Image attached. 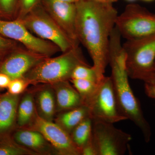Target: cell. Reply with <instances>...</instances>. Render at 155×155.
<instances>
[{
  "label": "cell",
  "mask_w": 155,
  "mask_h": 155,
  "mask_svg": "<svg viewBox=\"0 0 155 155\" xmlns=\"http://www.w3.org/2000/svg\"><path fill=\"white\" fill-rule=\"evenodd\" d=\"M75 3L78 39L87 50L100 82L109 65L110 37L119 14L112 3L93 0Z\"/></svg>",
  "instance_id": "cell-1"
},
{
  "label": "cell",
  "mask_w": 155,
  "mask_h": 155,
  "mask_svg": "<svg viewBox=\"0 0 155 155\" xmlns=\"http://www.w3.org/2000/svg\"><path fill=\"white\" fill-rule=\"evenodd\" d=\"M121 38L117 28H114L110 37L109 65L116 101L121 114L139 128L145 141L149 143L151 138V128L145 117L139 101L130 87Z\"/></svg>",
  "instance_id": "cell-2"
},
{
  "label": "cell",
  "mask_w": 155,
  "mask_h": 155,
  "mask_svg": "<svg viewBox=\"0 0 155 155\" xmlns=\"http://www.w3.org/2000/svg\"><path fill=\"white\" fill-rule=\"evenodd\" d=\"M88 64L79 47L76 46L55 58L45 59L24 75L29 84H52L69 81L77 66Z\"/></svg>",
  "instance_id": "cell-3"
},
{
  "label": "cell",
  "mask_w": 155,
  "mask_h": 155,
  "mask_svg": "<svg viewBox=\"0 0 155 155\" xmlns=\"http://www.w3.org/2000/svg\"><path fill=\"white\" fill-rule=\"evenodd\" d=\"M128 76L145 81L155 72V35L122 44Z\"/></svg>",
  "instance_id": "cell-4"
},
{
  "label": "cell",
  "mask_w": 155,
  "mask_h": 155,
  "mask_svg": "<svg viewBox=\"0 0 155 155\" xmlns=\"http://www.w3.org/2000/svg\"><path fill=\"white\" fill-rule=\"evenodd\" d=\"M18 18L31 33L52 43L63 53L78 46L67 36L41 3L25 16Z\"/></svg>",
  "instance_id": "cell-5"
},
{
  "label": "cell",
  "mask_w": 155,
  "mask_h": 155,
  "mask_svg": "<svg viewBox=\"0 0 155 155\" xmlns=\"http://www.w3.org/2000/svg\"><path fill=\"white\" fill-rule=\"evenodd\" d=\"M115 26L126 40L154 35L155 14L138 4H129L121 14H118Z\"/></svg>",
  "instance_id": "cell-6"
},
{
  "label": "cell",
  "mask_w": 155,
  "mask_h": 155,
  "mask_svg": "<svg viewBox=\"0 0 155 155\" xmlns=\"http://www.w3.org/2000/svg\"><path fill=\"white\" fill-rule=\"evenodd\" d=\"M92 121L114 123L127 120L119 110L110 77L105 76L84 104Z\"/></svg>",
  "instance_id": "cell-7"
},
{
  "label": "cell",
  "mask_w": 155,
  "mask_h": 155,
  "mask_svg": "<svg viewBox=\"0 0 155 155\" xmlns=\"http://www.w3.org/2000/svg\"><path fill=\"white\" fill-rule=\"evenodd\" d=\"M114 124L93 121L92 137L98 155H123L126 153L131 136Z\"/></svg>",
  "instance_id": "cell-8"
},
{
  "label": "cell",
  "mask_w": 155,
  "mask_h": 155,
  "mask_svg": "<svg viewBox=\"0 0 155 155\" xmlns=\"http://www.w3.org/2000/svg\"><path fill=\"white\" fill-rule=\"evenodd\" d=\"M0 35L22 44L25 48L47 57L60 51L51 42L35 36L18 18L8 21L0 19Z\"/></svg>",
  "instance_id": "cell-9"
},
{
  "label": "cell",
  "mask_w": 155,
  "mask_h": 155,
  "mask_svg": "<svg viewBox=\"0 0 155 155\" xmlns=\"http://www.w3.org/2000/svg\"><path fill=\"white\" fill-rule=\"evenodd\" d=\"M26 128L40 132L58 154L81 155V150L74 144L70 134L56 122L45 120L37 114L32 123Z\"/></svg>",
  "instance_id": "cell-10"
},
{
  "label": "cell",
  "mask_w": 155,
  "mask_h": 155,
  "mask_svg": "<svg viewBox=\"0 0 155 155\" xmlns=\"http://www.w3.org/2000/svg\"><path fill=\"white\" fill-rule=\"evenodd\" d=\"M48 57L26 48H15L0 61V72L8 75L11 80L22 78L31 69Z\"/></svg>",
  "instance_id": "cell-11"
},
{
  "label": "cell",
  "mask_w": 155,
  "mask_h": 155,
  "mask_svg": "<svg viewBox=\"0 0 155 155\" xmlns=\"http://www.w3.org/2000/svg\"><path fill=\"white\" fill-rule=\"evenodd\" d=\"M41 3L67 36L78 45L79 42L76 32L77 9L75 3L59 0H41Z\"/></svg>",
  "instance_id": "cell-12"
},
{
  "label": "cell",
  "mask_w": 155,
  "mask_h": 155,
  "mask_svg": "<svg viewBox=\"0 0 155 155\" xmlns=\"http://www.w3.org/2000/svg\"><path fill=\"white\" fill-rule=\"evenodd\" d=\"M19 95L7 93L0 95V138L10 136L17 125Z\"/></svg>",
  "instance_id": "cell-13"
},
{
  "label": "cell",
  "mask_w": 155,
  "mask_h": 155,
  "mask_svg": "<svg viewBox=\"0 0 155 155\" xmlns=\"http://www.w3.org/2000/svg\"><path fill=\"white\" fill-rule=\"evenodd\" d=\"M12 139L20 145L31 150L38 154H50L54 150L37 130L19 128L13 134Z\"/></svg>",
  "instance_id": "cell-14"
},
{
  "label": "cell",
  "mask_w": 155,
  "mask_h": 155,
  "mask_svg": "<svg viewBox=\"0 0 155 155\" xmlns=\"http://www.w3.org/2000/svg\"><path fill=\"white\" fill-rule=\"evenodd\" d=\"M51 84L55 95L57 111L64 112L84 105L82 98L69 81Z\"/></svg>",
  "instance_id": "cell-15"
},
{
  "label": "cell",
  "mask_w": 155,
  "mask_h": 155,
  "mask_svg": "<svg viewBox=\"0 0 155 155\" xmlns=\"http://www.w3.org/2000/svg\"><path fill=\"white\" fill-rule=\"evenodd\" d=\"M33 93L37 113L45 120L53 121L57 112L54 91L51 84H44Z\"/></svg>",
  "instance_id": "cell-16"
},
{
  "label": "cell",
  "mask_w": 155,
  "mask_h": 155,
  "mask_svg": "<svg viewBox=\"0 0 155 155\" xmlns=\"http://www.w3.org/2000/svg\"><path fill=\"white\" fill-rule=\"evenodd\" d=\"M37 115L33 93H26L19 101L17 109V125L19 128H27L33 122Z\"/></svg>",
  "instance_id": "cell-17"
},
{
  "label": "cell",
  "mask_w": 155,
  "mask_h": 155,
  "mask_svg": "<svg viewBox=\"0 0 155 155\" xmlns=\"http://www.w3.org/2000/svg\"><path fill=\"white\" fill-rule=\"evenodd\" d=\"M88 117H89L88 108L85 105H82L77 107L61 112L56 119V123L70 134L73 129L81 122Z\"/></svg>",
  "instance_id": "cell-18"
},
{
  "label": "cell",
  "mask_w": 155,
  "mask_h": 155,
  "mask_svg": "<svg viewBox=\"0 0 155 155\" xmlns=\"http://www.w3.org/2000/svg\"><path fill=\"white\" fill-rule=\"evenodd\" d=\"M92 127V120L88 117L81 122L70 134L74 144L81 150L91 137Z\"/></svg>",
  "instance_id": "cell-19"
},
{
  "label": "cell",
  "mask_w": 155,
  "mask_h": 155,
  "mask_svg": "<svg viewBox=\"0 0 155 155\" xmlns=\"http://www.w3.org/2000/svg\"><path fill=\"white\" fill-rule=\"evenodd\" d=\"M35 152L17 143L9 136L0 138V155H36Z\"/></svg>",
  "instance_id": "cell-20"
},
{
  "label": "cell",
  "mask_w": 155,
  "mask_h": 155,
  "mask_svg": "<svg viewBox=\"0 0 155 155\" xmlns=\"http://www.w3.org/2000/svg\"><path fill=\"white\" fill-rule=\"evenodd\" d=\"M69 81L80 95L84 105L92 96L98 84L95 82L84 79H71Z\"/></svg>",
  "instance_id": "cell-21"
},
{
  "label": "cell",
  "mask_w": 155,
  "mask_h": 155,
  "mask_svg": "<svg viewBox=\"0 0 155 155\" xmlns=\"http://www.w3.org/2000/svg\"><path fill=\"white\" fill-rule=\"evenodd\" d=\"M71 79H84L97 84L99 83L94 67H91L88 64H81L75 67L72 72Z\"/></svg>",
  "instance_id": "cell-22"
},
{
  "label": "cell",
  "mask_w": 155,
  "mask_h": 155,
  "mask_svg": "<svg viewBox=\"0 0 155 155\" xmlns=\"http://www.w3.org/2000/svg\"><path fill=\"white\" fill-rule=\"evenodd\" d=\"M29 84V82L24 78L12 79L7 88L8 92L11 94L19 95L25 91Z\"/></svg>",
  "instance_id": "cell-23"
},
{
  "label": "cell",
  "mask_w": 155,
  "mask_h": 155,
  "mask_svg": "<svg viewBox=\"0 0 155 155\" xmlns=\"http://www.w3.org/2000/svg\"><path fill=\"white\" fill-rule=\"evenodd\" d=\"M41 1V0H18V6L19 10L18 18H21L29 13L40 4Z\"/></svg>",
  "instance_id": "cell-24"
},
{
  "label": "cell",
  "mask_w": 155,
  "mask_h": 155,
  "mask_svg": "<svg viewBox=\"0 0 155 155\" xmlns=\"http://www.w3.org/2000/svg\"><path fill=\"white\" fill-rule=\"evenodd\" d=\"M18 0H0L1 14L10 16L18 6Z\"/></svg>",
  "instance_id": "cell-25"
},
{
  "label": "cell",
  "mask_w": 155,
  "mask_h": 155,
  "mask_svg": "<svg viewBox=\"0 0 155 155\" xmlns=\"http://www.w3.org/2000/svg\"><path fill=\"white\" fill-rule=\"evenodd\" d=\"M17 42L0 35V52H8L16 48Z\"/></svg>",
  "instance_id": "cell-26"
},
{
  "label": "cell",
  "mask_w": 155,
  "mask_h": 155,
  "mask_svg": "<svg viewBox=\"0 0 155 155\" xmlns=\"http://www.w3.org/2000/svg\"><path fill=\"white\" fill-rule=\"evenodd\" d=\"M81 155H98L96 147L93 140L92 135L88 141L81 149Z\"/></svg>",
  "instance_id": "cell-27"
},
{
  "label": "cell",
  "mask_w": 155,
  "mask_h": 155,
  "mask_svg": "<svg viewBox=\"0 0 155 155\" xmlns=\"http://www.w3.org/2000/svg\"><path fill=\"white\" fill-rule=\"evenodd\" d=\"M11 79L8 75L2 72H0V89L8 88Z\"/></svg>",
  "instance_id": "cell-28"
},
{
  "label": "cell",
  "mask_w": 155,
  "mask_h": 155,
  "mask_svg": "<svg viewBox=\"0 0 155 155\" xmlns=\"http://www.w3.org/2000/svg\"><path fill=\"white\" fill-rule=\"evenodd\" d=\"M144 90L146 94L149 97L155 99V85L145 83Z\"/></svg>",
  "instance_id": "cell-29"
},
{
  "label": "cell",
  "mask_w": 155,
  "mask_h": 155,
  "mask_svg": "<svg viewBox=\"0 0 155 155\" xmlns=\"http://www.w3.org/2000/svg\"><path fill=\"white\" fill-rule=\"evenodd\" d=\"M144 83L150 84H155V72L153 73L149 78H147Z\"/></svg>",
  "instance_id": "cell-30"
},
{
  "label": "cell",
  "mask_w": 155,
  "mask_h": 155,
  "mask_svg": "<svg viewBox=\"0 0 155 155\" xmlns=\"http://www.w3.org/2000/svg\"><path fill=\"white\" fill-rule=\"evenodd\" d=\"M93 1L101 2L112 3V4H114V3L117 2L118 0H93Z\"/></svg>",
  "instance_id": "cell-31"
},
{
  "label": "cell",
  "mask_w": 155,
  "mask_h": 155,
  "mask_svg": "<svg viewBox=\"0 0 155 155\" xmlns=\"http://www.w3.org/2000/svg\"><path fill=\"white\" fill-rule=\"evenodd\" d=\"M8 52H0V61H1V60L3 59V58H4V57L8 54L7 53Z\"/></svg>",
  "instance_id": "cell-32"
},
{
  "label": "cell",
  "mask_w": 155,
  "mask_h": 155,
  "mask_svg": "<svg viewBox=\"0 0 155 155\" xmlns=\"http://www.w3.org/2000/svg\"><path fill=\"white\" fill-rule=\"evenodd\" d=\"M59 1H63V2H68L70 3H75L78 0H59Z\"/></svg>",
  "instance_id": "cell-33"
},
{
  "label": "cell",
  "mask_w": 155,
  "mask_h": 155,
  "mask_svg": "<svg viewBox=\"0 0 155 155\" xmlns=\"http://www.w3.org/2000/svg\"><path fill=\"white\" fill-rule=\"evenodd\" d=\"M143 1H146V2H150V1H152L153 0H143Z\"/></svg>",
  "instance_id": "cell-34"
},
{
  "label": "cell",
  "mask_w": 155,
  "mask_h": 155,
  "mask_svg": "<svg viewBox=\"0 0 155 155\" xmlns=\"http://www.w3.org/2000/svg\"><path fill=\"white\" fill-rule=\"evenodd\" d=\"M127 1H134V0H127Z\"/></svg>",
  "instance_id": "cell-35"
},
{
  "label": "cell",
  "mask_w": 155,
  "mask_h": 155,
  "mask_svg": "<svg viewBox=\"0 0 155 155\" xmlns=\"http://www.w3.org/2000/svg\"><path fill=\"white\" fill-rule=\"evenodd\" d=\"M154 69L155 70V65H154Z\"/></svg>",
  "instance_id": "cell-36"
},
{
  "label": "cell",
  "mask_w": 155,
  "mask_h": 155,
  "mask_svg": "<svg viewBox=\"0 0 155 155\" xmlns=\"http://www.w3.org/2000/svg\"><path fill=\"white\" fill-rule=\"evenodd\" d=\"M1 90H1V89H0V91H1Z\"/></svg>",
  "instance_id": "cell-37"
},
{
  "label": "cell",
  "mask_w": 155,
  "mask_h": 155,
  "mask_svg": "<svg viewBox=\"0 0 155 155\" xmlns=\"http://www.w3.org/2000/svg\"><path fill=\"white\" fill-rule=\"evenodd\" d=\"M0 15H1V13H0Z\"/></svg>",
  "instance_id": "cell-38"
}]
</instances>
